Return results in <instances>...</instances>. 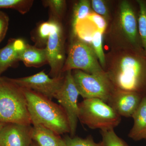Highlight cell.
Listing matches in <instances>:
<instances>
[{
  "label": "cell",
  "mask_w": 146,
  "mask_h": 146,
  "mask_svg": "<svg viewBox=\"0 0 146 146\" xmlns=\"http://www.w3.org/2000/svg\"><path fill=\"white\" fill-rule=\"evenodd\" d=\"M105 71L116 90L146 95V55L128 50L105 53Z\"/></svg>",
  "instance_id": "1"
},
{
  "label": "cell",
  "mask_w": 146,
  "mask_h": 146,
  "mask_svg": "<svg viewBox=\"0 0 146 146\" xmlns=\"http://www.w3.org/2000/svg\"><path fill=\"white\" fill-rule=\"evenodd\" d=\"M138 12L136 0H121L117 2L104 34L110 50L145 54L138 29Z\"/></svg>",
  "instance_id": "2"
},
{
  "label": "cell",
  "mask_w": 146,
  "mask_h": 146,
  "mask_svg": "<svg viewBox=\"0 0 146 146\" xmlns=\"http://www.w3.org/2000/svg\"><path fill=\"white\" fill-rule=\"evenodd\" d=\"M22 89L26 98L31 124L41 125L60 135L70 133L67 115L60 105L32 90Z\"/></svg>",
  "instance_id": "3"
},
{
  "label": "cell",
  "mask_w": 146,
  "mask_h": 146,
  "mask_svg": "<svg viewBox=\"0 0 146 146\" xmlns=\"http://www.w3.org/2000/svg\"><path fill=\"white\" fill-rule=\"evenodd\" d=\"M0 123L31 125L23 89L6 77H0Z\"/></svg>",
  "instance_id": "4"
},
{
  "label": "cell",
  "mask_w": 146,
  "mask_h": 146,
  "mask_svg": "<svg viewBox=\"0 0 146 146\" xmlns=\"http://www.w3.org/2000/svg\"><path fill=\"white\" fill-rule=\"evenodd\" d=\"M78 106V120L91 129H114L121 123V116L99 99H84Z\"/></svg>",
  "instance_id": "5"
},
{
  "label": "cell",
  "mask_w": 146,
  "mask_h": 146,
  "mask_svg": "<svg viewBox=\"0 0 146 146\" xmlns=\"http://www.w3.org/2000/svg\"><path fill=\"white\" fill-rule=\"evenodd\" d=\"M76 70L91 74L106 73L91 46L76 36L71 37L68 56L62 73L63 74L67 71Z\"/></svg>",
  "instance_id": "6"
},
{
  "label": "cell",
  "mask_w": 146,
  "mask_h": 146,
  "mask_svg": "<svg viewBox=\"0 0 146 146\" xmlns=\"http://www.w3.org/2000/svg\"><path fill=\"white\" fill-rule=\"evenodd\" d=\"M72 72L76 86L84 99H99L107 103L116 90L106 72L96 75L80 70H73Z\"/></svg>",
  "instance_id": "7"
},
{
  "label": "cell",
  "mask_w": 146,
  "mask_h": 146,
  "mask_svg": "<svg viewBox=\"0 0 146 146\" xmlns=\"http://www.w3.org/2000/svg\"><path fill=\"white\" fill-rule=\"evenodd\" d=\"M53 19L52 29L46 42V48L48 63L50 68L49 76L52 78L63 76L62 69L65 63V56L64 33L60 21Z\"/></svg>",
  "instance_id": "8"
},
{
  "label": "cell",
  "mask_w": 146,
  "mask_h": 146,
  "mask_svg": "<svg viewBox=\"0 0 146 146\" xmlns=\"http://www.w3.org/2000/svg\"><path fill=\"white\" fill-rule=\"evenodd\" d=\"M64 82L54 98L65 110L70 127L71 137L74 136L78 120V103L80 94L73 79L72 71L65 72Z\"/></svg>",
  "instance_id": "9"
},
{
  "label": "cell",
  "mask_w": 146,
  "mask_h": 146,
  "mask_svg": "<svg viewBox=\"0 0 146 146\" xmlns=\"http://www.w3.org/2000/svg\"><path fill=\"white\" fill-rule=\"evenodd\" d=\"M65 75L52 78L41 71L33 75L17 78H11L21 88L29 89L52 100L62 86Z\"/></svg>",
  "instance_id": "10"
},
{
  "label": "cell",
  "mask_w": 146,
  "mask_h": 146,
  "mask_svg": "<svg viewBox=\"0 0 146 146\" xmlns=\"http://www.w3.org/2000/svg\"><path fill=\"white\" fill-rule=\"evenodd\" d=\"M31 125L6 123L0 130V146H30L33 141Z\"/></svg>",
  "instance_id": "11"
},
{
  "label": "cell",
  "mask_w": 146,
  "mask_h": 146,
  "mask_svg": "<svg viewBox=\"0 0 146 146\" xmlns=\"http://www.w3.org/2000/svg\"><path fill=\"white\" fill-rule=\"evenodd\" d=\"M145 95L116 89L107 104L121 117H131Z\"/></svg>",
  "instance_id": "12"
},
{
  "label": "cell",
  "mask_w": 146,
  "mask_h": 146,
  "mask_svg": "<svg viewBox=\"0 0 146 146\" xmlns=\"http://www.w3.org/2000/svg\"><path fill=\"white\" fill-rule=\"evenodd\" d=\"M26 45L22 39H11L5 46L0 49V77L8 68L19 61L20 53Z\"/></svg>",
  "instance_id": "13"
},
{
  "label": "cell",
  "mask_w": 146,
  "mask_h": 146,
  "mask_svg": "<svg viewBox=\"0 0 146 146\" xmlns=\"http://www.w3.org/2000/svg\"><path fill=\"white\" fill-rule=\"evenodd\" d=\"M32 139L39 146H66L60 135L41 125H33Z\"/></svg>",
  "instance_id": "14"
},
{
  "label": "cell",
  "mask_w": 146,
  "mask_h": 146,
  "mask_svg": "<svg viewBox=\"0 0 146 146\" xmlns=\"http://www.w3.org/2000/svg\"><path fill=\"white\" fill-rule=\"evenodd\" d=\"M133 119V126L128 134L129 138L138 141L146 137V95L131 117Z\"/></svg>",
  "instance_id": "15"
},
{
  "label": "cell",
  "mask_w": 146,
  "mask_h": 146,
  "mask_svg": "<svg viewBox=\"0 0 146 146\" xmlns=\"http://www.w3.org/2000/svg\"><path fill=\"white\" fill-rule=\"evenodd\" d=\"M19 61L27 67L39 68L48 63L46 48H39L27 44L20 53Z\"/></svg>",
  "instance_id": "16"
},
{
  "label": "cell",
  "mask_w": 146,
  "mask_h": 146,
  "mask_svg": "<svg viewBox=\"0 0 146 146\" xmlns=\"http://www.w3.org/2000/svg\"><path fill=\"white\" fill-rule=\"evenodd\" d=\"M92 11L90 0H80L74 4L72 20V35L74 34L78 23L87 18Z\"/></svg>",
  "instance_id": "17"
},
{
  "label": "cell",
  "mask_w": 146,
  "mask_h": 146,
  "mask_svg": "<svg viewBox=\"0 0 146 146\" xmlns=\"http://www.w3.org/2000/svg\"><path fill=\"white\" fill-rule=\"evenodd\" d=\"M139 7L138 24L139 34L146 55V0H136Z\"/></svg>",
  "instance_id": "18"
},
{
  "label": "cell",
  "mask_w": 146,
  "mask_h": 146,
  "mask_svg": "<svg viewBox=\"0 0 146 146\" xmlns=\"http://www.w3.org/2000/svg\"><path fill=\"white\" fill-rule=\"evenodd\" d=\"M33 2L32 0H0V9H12L25 14L30 10Z\"/></svg>",
  "instance_id": "19"
},
{
  "label": "cell",
  "mask_w": 146,
  "mask_h": 146,
  "mask_svg": "<svg viewBox=\"0 0 146 146\" xmlns=\"http://www.w3.org/2000/svg\"><path fill=\"white\" fill-rule=\"evenodd\" d=\"M104 34L97 30L93 35L90 45L96 55L102 68H105V53L103 48Z\"/></svg>",
  "instance_id": "20"
},
{
  "label": "cell",
  "mask_w": 146,
  "mask_h": 146,
  "mask_svg": "<svg viewBox=\"0 0 146 146\" xmlns=\"http://www.w3.org/2000/svg\"><path fill=\"white\" fill-rule=\"evenodd\" d=\"M102 146H129L115 133L114 129L100 130Z\"/></svg>",
  "instance_id": "21"
},
{
  "label": "cell",
  "mask_w": 146,
  "mask_h": 146,
  "mask_svg": "<svg viewBox=\"0 0 146 146\" xmlns=\"http://www.w3.org/2000/svg\"><path fill=\"white\" fill-rule=\"evenodd\" d=\"M43 5L48 7L52 13V17L60 21L63 18L66 8L64 0H46L42 1Z\"/></svg>",
  "instance_id": "22"
},
{
  "label": "cell",
  "mask_w": 146,
  "mask_h": 146,
  "mask_svg": "<svg viewBox=\"0 0 146 146\" xmlns=\"http://www.w3.org/2000/svg\"><path fill=\"white\" fill-rule=\"evenodd\" d=\"M91 2L93 11L103 17L108 24L112 18V14L110 10L109 1L91 0Z\"/></svg>",
  "instance_id": "23"
},
{
  "label": "cell",
  "mask_w": 146,
  "mask_h": 146,
  "mask_svg": "<svg viewBox=\"0 0 146 146\" xmlns=\"http://www.w3.org/2000/svg\"><path fill=\"white\" fill-rule=\"evenodd\" d=\"M63 139L66 146H102L100 142L99 143L95 142L91 135L84 138L66 136Z\"/></svg>",
  "instance_id": "24"
},
{
  "label": "cell",
  "mask_w": 146,
  "mask_h": 146,
  "mask_svg": "<svg viewBox=\"0 0 146 146\" xmlns=\"http://www.w3.org/2000/svg\"><path fill=\"white\" fill-rule=\"evenodd\" d=\"M99 31L104 34L107 29L108 23L105 18L92 11L87 17Z\"/></svg>",
  "instance_id": "25"
},
{
  "label": "cell",
  "mask_w": 146,
  "mask_h": 146,
  "mask_svg": "<svg viewBox=\"0 0 146 146\" xmlns=\"http://www.w3.org/2000/svg\"><path fill=\"white\" fill-rule=\"evenodd\" d=\"M53 24V19L52 18L49 21L44 22L39 26L37 34L41 40L47 42L52 29Z\"/></svg>",
  "instance_id": "26"
},
{
  "label": "cell",
  "mask_w": 146,
  "mask_h": 146,
  "mask_svg": "<svg viewBox=\"0 0 146 146\" xmlns=\"http://www.w3.org/2000/svg\"><path fill=\"white\" fill-rule=\"evenodd\" d=\"M9 24V18L4 12L0 11V42L4 39Z\"/></svg>",
  "instance_id": "27"
},
{
  "label": "cell",
  "mask_w": 146,
  "mask_h": 146,
  "mask_svg": "<svg viewBox=\"0 0 146 146\" xmlns=\"http://www.w3.org/2000/svg\"><path fill=\"white\" fill-rule=\"evenodd\" d=\"M30 146H39L37 145V144L35 143V142H34V141H33L31 145Z\"/></svg>",
  "instance_id": "28"
},
{
  "label": "cell",
  "mask_w": 146,
  "mask_h": 146,
  "mask_svg": "<svg viewBox=\"0 0 146 146\" xmlns=\"http://www.w3.org/2000/svg\"><path fill=\"white\" fill-rule=\"evenodd\" d=\"M5 123H0V130L5 125Z\"/></svg>",
  "instance_id": "29"
},
{
  "label": "cell",
  "mask_w": 146,
  "mask_h": 146,
  "mask_svg": "<svg viewBox=\"0 0 146 146\" xmlns=\"http://www.w3.org/2000/svg\"><path fill=\"white\" fill-rule=\"evenodd\" d=\"M145 141H146V138H145Z\"/></svg>",
  "instance_id": "30"
}]
</instances>
